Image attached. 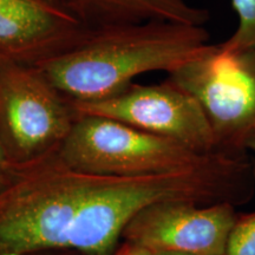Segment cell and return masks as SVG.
<instances>
[{
    "instance_id": "cell-14",
    "label": "cell",
    "mask_w": 255,
    "mask_h": 255,
    "mask_svg": "<svg viewBox=\"0 0 255 255\" xmlns=\"http://www.w3.org/2000/svg\"><path fill=\"white\" fill-rule=\"evenodd\" d=\"M113 255H152L150 252L143 250L141 247L132 246V245L124 244L123 247H121L120 250L115 251Z\"/></svg>"
},
{
    "instance_id": "cell-12",
    "label": "cell",
    "mask_w": 255,
    "mask_h": 255,
    "mask_svg": "<svg viewBox=\"0 0 255 255\" xmlns=\"http://www.w3.org/2000/svg\"><path fill=\"white\" fill-rule=\"evenodd\" d=\"M223 255H255V212L239 214Z\"/></svg>"
},
{
    "instance_id": "cell-6",
    "label": "cell",
    "mask_w": 255,
    "mask_h": 255,
    "mask_svg": "<svg viewBox=\"0 0 255 255\" xmlns=\"http://www.w3.org/2000/svg\"><path fill=\"white\" fill-rule=\"evenodd\" d=\"M76 119L71 101L36 66L0 65V143L9 164L58 150Z\"/></svg>"
},
{
    "instance_id": "cell-4",
    "label": "cell",
    "mask_w": 255,
    "mask_h": 255,
    "mask_svg": "<svg viewBox=\"0 0 255 255\" xmlns=\"http://www.w3.org/2000/svg\"><path fill=\"white\" fill-rule=\"evenodd\" d=\"M58 155L79 173L136 177L194 167L212 154H197L180 143L119 121L77 116Z\"/></svg>"
},
{
    "instance_id": "cell-10",
    "label": "cell",
    "mask_w": 255,
    "mask_h": 255,
    "mask_svg": "<svg viewBox=\"0 0 255 255\" xmlns=\"http://www.w3.org/2000/svg\"><path fill=\"white\" fill-rule=\"evenodd\" d=\"M90 30L144 23H170L203 26L209 20L205 8L186 0H59Z\"/></svg>"
},
{
    "instance_id": "cell-15",
    "label": "cell",
    "mask_w": 255,
    "mask_h": 255,
    "mask_svg": "<svg viewBox=\"0 0 255 255\" xmlns=\"http://www.w3.org/2000/svg\"><path fill=\"white\" fill-rule=\"evenodd\" d=\"M245 150L251 151L254 156V161L252 162V168H253V173L255 176V129L252 130L250 135L247 136L246 141H245Z\"/></svg>"
},
{
    "instance_id": "cell-1",
    "label": "cell",
    "mask_w": 255,
    "mask_h": 255,
    "mask_svg": "<svg viewBox=\"0 0 255 255\" xmlns=\"http://www.w3.org/2000/svg\"><path fill=\"white\" fill-rule=\"evenodd\" d=\"M255 176L246 154L214 152L194 167L136 177H102L70 229L69 250L113 255L123 229L137 213L165 201L238 206L254 194Z\"/></svg>"
},
{
    "instance_id": "cell-5",
    "label": "cell",
    "mask_w": 255,
    "mask_h": 255,
    "mask_svg": "<svg viewBox=\"0 0 255 255\" xmlns=\"http://www.w3.org/2000/svg\"><path fill=\"white\" fill-rule=\"evenodd\" d=\"M202 108L219 152L246 154L245 141L255 129V49L209 45L196 58L169 73Z\"/></svg>"
},
{
    "instance_id": "cell-9",
    "label": "cell",
    "mask_w": 255,
    "mask_h": 255,
    "mask_svg": "<svg viewBox=\"0 0 255 255\" xmlns=\"http://www.w3.org/2000/svg\"><path fill=\"white\" fill-rule=\"evenodd\" d=\"M90 32L59 0H0V65L37 66Z\"/></svg>"
},
{
    "instance_id": "cell-16",
    "label": "cell",
    "mask_w": 255,
    "mask_h": 255,
    "mask_svg": "<svg viewBox=\"0 0 255 255\" xmlns=\"http://www.w3.org/2000/svg\"><path fill=\"white\" fill-rule=\"evenodd\" d=\"M151 254L152 255H190V254H182V253H151Z\"/></svg>"
},
{
    "instance_id": "cell-11",
    "label": "cell",
    "mask_w": 255,
    "mask_h": 255,
    "mask_svg": "<svg viewBox=\"0 0 255 255\" xmlns=\"http://www.w3.org/2000/svg\"><path fill=\"white\" fill-rule=\"evenodd\" d=\"M232 5L238 15V27L221 45L229 50L255 49V0H232Z\"/></svg>"
},
{
    "instance_id": "cell-8",
    "label": "cell",
    "mask_w": 255,
    "mask_h": 255,
    "mask_svg": "<svg viewBox=\"0 0 255 255\" xmlns=\"http://www.w3.org/2000/svg\"><path fill=\"white\" fill-rule=\"evenodd\" d=\"M235 208L237 206L228 202L154 203L130 220L121 238L124 244L151 253L223 255L239 216Z\"/></svg>"
},
{
    "instance_id": "cell-2",
    "label": "cell",
    "mask_w": 255,
    "mask_h": 255,
    "mask_svg": "<svg viewBox=\"0 0 255 255\" xmlns=\"http://www.w3.org/2000/svg\"><path fill=\"white\" fill-rule=\"evenodd\" d=\"M203 26L170 21L90 30L84 40L36 68L71 102L105 100L121 94L137 76L170 73L207 49Z\"/></svg>"
},
{
    "instance_id": "cell-3",
    "label": "cell",
    "mask_w": 255,
    "mask_h": 255,
    "mask_svg": "<svg viewBox=\"0 0 255 255\" xmlns=\"http://www.w3.org/2000/svg\"><path fill=\"white\" fill-rule=\"evenodd\" d=\"M9 165L11 175L0 189V255L66 250L79 207L104 176L73 170L58 150Z\"/></svg>"
},
{
    "instance_id": "cell-7",
    "label": "cell",
    "mask_w": 255,
    "mask_h": 255,
    "mask_svg": "<svg viewBox=\"0 0 255 255\" xmlns=\"http://www.w3.org/2000/svg\"><path fill=\"white\" fill-rule=\"evenodd\" d=\"M76 116H100L164 137L201 155L219 152L210 124L195 98L171 81L131 84L126 90L92 102H71Z\"/></svg>"
},
{
    "instance_id": "cell-13",
    "label": "cell",
    "mask_w": 255,
    "mask_h": 255,
    "mask_svg": "<svg viewBox=\"0 0 255 255\" xmlns=\"http://www.w3.org/2000/svg\"><path fill=\"white\" fill-rule=\"evenodd\" d=\"M9 175H11V165L6 158L1 143H0V189L7 183Z\"/></svg>"
}]
</instances>
